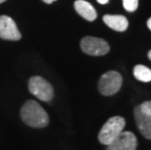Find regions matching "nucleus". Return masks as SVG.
Instances as JSON below:
<instances>
[{
  "mask_svg": "<svg viewBox=\"0 0 151 150\" xmlns=\"http://www.w3.org/2000/svg\"><path fill=\"white\" fill-rule=\"evenodd\" d=\"M21 117L27 126L44 128L49 123V116L44 108L35 100H27L21 109Z\"/></svg>",
  "mask_w": 151,
  "mask_h": 150,
  "instance_id": "obj_1",
  "label": "nucleus"
},
{
  "mask_svg": "<svg viewBox=\"0 0 151 150\" xmlns=\"http://www.w3.org/2000/svg\"><path fill=\"white\" fill-rule=\"evenodd\" d=\"M125 119L121 116H114L107 120V122L102 126L99 133V142L104 145H108L124 131Z\"/></svg>",
  "mask_w": 151,
  "mask_h": 150,
  "instance_id": "obj_2",
  "label": "nucleus"
},
{
  "mask_svg": "<svg viewBox=\"0 0 151 150\" xmlns=\"http://www.w3.org/2000/svg\"><path fill=\"white\" fill-rule=\"evenodd\" d=\"M28 90L42 101H50L54 97V89L52 85L40 76H33L29 79Z\"/></svg>",
  "mask_w": 151,
  "mask_h": 150,
  "instance_id": "obj_3",
  "label": "nucleus"
},
{
  "mask_svg": "<svg viewBox=\"0 0 151 150\" xmlns=\"http://www.w3.org/2000/svg\"><path fill=\"white\" fill-rule=\"evenodd\" d=\"M122 76L117 71H108L101 76L99 81V90L104 95H113L121 89Z\"/></svg>",
  "mask_w": 151,
  "mask_h": 150,
  "instance_id": "obj_4",
  "label": "nucleus"
},
{
  "mask_svg": "<svg viewBox=\"0 0 151 150\" xmlns=\"http://www.w3.org/2000/svg\"><path fill=\"white\" fill-rule=\"evenodd\" d=\"M82 51L90 56H104L109 52L110 47L105 40L99 37L86 36L80 42Z\"/></svg>",
  "mask_w": 151,
  "mask_h": 150,
  "instance_id": "obj_5",
  "label": "nucleus"
},
{
  "mask_svg": "<svg viewBox=\"0 0 151 150\" xmlns=\"http://www.w3.org/2000/svg\"><path fill=\"white\" fill-rule=\"evenodd\" d=\"M0 38L11 41H17L22 38L14 20L5 15L0 16Z\"/></svg>",
  "mask_w": 151,
  "mask_h": 150,
  "instance_id": "obj_6",
  "label": "nucleus"
},
{
  "mask_svg": "<svg viewBox=\"0 0 151 150\" xmlns=\"http://www.w3.org/2000/svg\"><path fill=\"white\" fill-rule=\"evenodd\" d=\"M137 140L131 132H122L111 143L107 145V150H136Z\"/></svg>",
  "mask_w": 151,
  "mask_h": 150,
  "instance_id": "obj_7",
  "label": "nucleus"
},
{
  "mask_svg": "<svg viewBox=\"0 0 151 150\" xmlns=\"http://www.w3.org/2000/svg\"><path fill=\"white\" fill-rule=\"evenodd\" d=\"M134 119L140 133L147 139H151V116L146 114L140 108V105L134 110Z\"/></svg>",
  "mask_w": 151,
  "mask_h": 150,
  "instance_id": "obj_8",
  "label": "nucleus"
},
{
  "mask_svg": "<svg viewBox=\"0 0 151 150\" xmlns=\"http://www.w3.org/2000/svg\"><path fill=\"white\" fill-rule=\"evenodd\" d=\"M102 20L108 27L120 32L126 30L129 25L127 18L122 15H104Z\"/></svg>",
  "mask_w": 151,
  "mask_h": 150,
  "instance_id": "obj_9",
  "label": "nucleus"
},
{
  "mask_svg": "<svg viewBox=\"0 0 151 150\" xmlns=\"http://www.w3.org/2000/svg\"><path fill=\"white\" fill-rule=\"evenodd\" d=\"M74 8L75 11L81 16L82 18H84L85 20L89 22H93L97 19V11L93 7L91 3L85 0H76L74 2Z\"/></svg>",
  "mask_w": 151,
  "mask_h": 150,
  "instance_id": "obj_10",
  "label": "nucleus"
},
{
  "mask_svg": "<svg viewBox=\"0 0 151 150\" xmlns=\"http://www.w3.org/2000/svg\"><path fill=\"white\" fill-rule=\"evenodd\" d=\"M134 75L137 80L141 82H150L151 81V69L144 65H136L134 68Z\"/></svg>",
  "mask_w": 151,
  "mask_h": 150,
  "instance_id": "obj_11",
  "label": "nucleus"
},
{
  "mask_svg": "<svg viewBox=\"0 0 151 150\" xmlns=\"http://www.w3.org/2000/svg\"><path fill=\"white\" fill-rule=\"evenodd\" d=\"M123 6L128 12H134L137 9L139 0H123Z\"/></svg>",
  "mask_w": 151,
  "mask_h": 150,
  "instance_id": "obj_12",
  "label": "nucleus"
},
{
  "mask_svg": "<svg viewBox=\"0 0 151 150\" xmlns=\"http://www.w3.org/2000/svg\"><path fill=\"white\" fill-rule=\"evenodd\" d=\"M140 108L142 109L146 114L151 116V101H145L142 104H140Z\"/></svg>",
  "mask_w": 151,
  "mask_h": 150,
  "instance_id": "obj_13",
  "label": "nucleus"
},
{
  "mask_svg": "<svg viewBox=\"0 0 151 150\" xmlns=\"http://www.w3.org/2000/svg\"><path fill=\"white\" fill-rule=\"evenodd\" d=\"M97 1L99 3V4H106L108 2V0H97Z\"/></svg>",
  "mask_w": 151,
  "mask_h": 150,
  "instance_id": "obj_14",
  "label": "nucleus"
},
{
  "mask_svg": "<svg viewBox=\"0 0 151 150\" xmlns=\"http://www.w3.org/2000/svg\"><path fill=\"white\" fill-rule=\"evenodd\" d=\"M45 3H47V4H51V3H53L55 1H57V0H42Z\"/></svg>",
  "mask_w": 151,
  "mask_h": 150,
  "instance_id": "obj_15",
  "label": "nucleus"
},
{
  "mask_svg": "<svg viewBox=\"0 0 151 150\" xmlns=\"http://www.w3.org/2000/svg\"><path fill=\"white\" fill-rule=\"evenodd\" d=\"M147 27H148V28L151 30V18L147 21Z\"/></svg>",
  "mask_w": 151,
  "mask_h": 150,
  "instance_id": "obj_16",
  "label": "nucleus"
},
{
  "mask_svg": "<svg viewBox=\"0 0 151 150\" xmlns=\"http://www.w3.org/2000/svg\"><path fill=\"white\" fill-rule=\"evenodd\" d=\"M148 58H149V60H151V50L148 52Z\"/></svg>",
  "mask_w": 151,
  "mask_h": 150,
  "instance_id": "obj_17",
  "label": "nucleus"
},
{
  "mask_svg": "<svg viewBox=\"0 0 151 150\" xmlns=\"http://www.w3.org/2000/svg\"><path fill=\"white\" fill-rule=\"evenodd\" d=\"M6 0H0V4H1V3H3V2H5Z\"/></svg>",
  "mask_w": 151,
  "mask_h": 150,
  "instance_id": "obj_18",
  "label": "nucleus"
}]
</instances>
